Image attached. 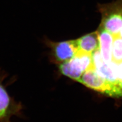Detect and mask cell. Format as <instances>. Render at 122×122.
I'll return each mask as SVG.
<instances>
[{"label":"cell","mask_w":122,"mask_h":122,"mask_svg":"<svg viewBox=\"0 0 122 122\" xmlns=\"http://www.w3.org/2000/svg\"><path fill=\"white\" fill-rule=\"evenodd\" d=\"M102 21L100 27L113 36L119 35L122 27V0H117L100 8Z\"/></svg>","instance_id":"1"},{"label":"cell","mask_w":122,"mask_h":122,"mask_svg":"<svg viewBox=\"0 0 122 122\" xmlns=\"http://www.w3.org/2000/svg\"><path fill=\"white\" fill-rule=\"evenodd\" d=\"M93 66L91 53L77 51L72 59L60 64L59 69L63 75L78 81L84 72Z\"/></svg>","instance_id":"2"},{"label":"cell","mask_w":122,"mask_h":122,"mask_svg":"<svg viewBox=\"0 0 122 122\" xmlns=\"http://www.w3.org/2000/svg\"><path fill=\"white\" fill-rule=\"evenodd\" d=\"M78 82L90 89L109 96L116 97L115 91L112 86L97 73L94 66L84 72Z\"/></svg>","instance_id":"3"},{"label":"cell","mask_w":122,"mask_h":122,"mask_svg":"<svg viewBox=\"0 0 122 122\" xmlns=\"http://www.w3.org/2000/svg\"><path fill=\"white\" fill-rule=\"evenodd\" d=\"M51 55L55 62L61 64L70 60L75 55L78 50L74 40L53 42H49Z\"/></svg>","instance_id":"4"},{"label":"cell","mask_w":122,"mask_h":122,"mask_svg":"<svg viewBox=\"0 0 122 122\" xmlns=\"http://www.w3.org/2000/svg\"><path fill=\"white\" fill-rule=\"evenodd\" d=\"M99 38V49L102 58L106 63L112 61V48L113 36L105 30L99 28L98 30Z\"/></svg>","instance_id":"5"},{"label":"cell","mask_w":122,"mask_h":122,"mask_svg":"<svg viewBox=\"0 0 122 122\" xmlns=\"http://www.w3.org/2000/svg\"><path fill=\"white\" fill-rule=\"evenodd\" d=\"M78 51L91 53L99 49V38L98 31L88 34L75 40Z\"/></svg>","instance_id":"6"},{"label":"cell","mask_w":122,"mask_h":122,"mask_svg":"<svg viewBox=\"0 0 122 122\" xmlns=\"http://www.w3.org/2000/svg\"><path fill=\"white\" fill-rule=\"evenodd\" d=\"M112 61L117 64L122 62V38L119 35L113 36Z\"/></svg>","instance_id":"7"},{"label":"cell","mask_w":122,"mask_h":122,"mask_svg":"<svg viewBox=\"0 0 122 122\" xmlns=\"http://www.w3.org/2000/svg\"><path fill=\"white\" fill-rule=\"evenodd\" d=\"M10 100L5 90L0 84V119L6 116L9 108Z\"/></svg>","instance_id":"8"},{"label":"cell","mask_w":122,"mask_h":122,"mask_svg":"<svg viewBox=\"0 0 122 122\" xmlns=\"http://www.w3.org/2000/svg\"><path fill=\"white\" fill-rule=\"evenodd\" d=\"M117 87L120 97H122V62L117 64Z\"/></svg>","instance_id":"9"},{"label":"cell","mask_w":122,"mask_h":122,"mask_svg":"<svg viewBox=\"0 0 122 122\" xmlns=\"http://www.w3.org/2000/svg\"><path fill=\"white\" fill-rule=\"evenodd\" d=\"M119 36L122 38V29L120 30V33H119Z\"/></svg>","instance_id":"10"}]
</instances>
